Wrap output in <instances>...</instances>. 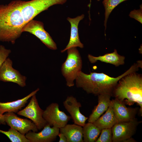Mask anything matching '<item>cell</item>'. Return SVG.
Masks as SVG:
<instances>
[{
    "label": "cell",
    "mask_w": 142,
    "mask_h": 142,
    "mask_svg": "<svg viewBox=\"0 0 142 142\" xmlns=\"http://www.w3.org/2000/svg\"><path fill=\"white\" fill-rule=\"evenodd\" d=\"M58 136L59 138V142H67V139L64 135L62 133L59 132Z\"/></svg>",
    "instance_id": "cell-27"
},
{
    "label": "cell",
    "mask_w": 142,
    "mask_h": 142,
    "mask_svg": "<svg viewBox=\"0 0 142 142\" xmlns=\"http://www.w3.org/2000/svg\"><path fill=\"white\" fill-rule=\"evenodd\" d=\"M36 94L31 97L29 103L24 109L17 112L18 115L30 119L40 130L47 124L43 116L44 111L39 106Z\"/></svg>",
    "instance_id": "cell-6"
},
{
    "label": "cell",
    "mask_w": 142,
    "mask_h": 142,
    "mask_svg": "<svg viewBox=\"0 0 142 142\" xmlns=\"http://www.w3.org/2000/svg\"><path fill=\"white\" fill-rule=\"evenodd\" d=\"M100 0H97V1H100Z\"/></svg>",
    "instance_id": "cell-30"
},
{
    "label": "cell",
    "mask_w": 142,
    "mask_h": 142,
    "mask_svg": "<svg viewBox=\"0 0 142 142\" xmlns=\"http://www.w3.org/2000/svg\"><path fill=\"white\" fill-rule=\"evenodd\" d=\"M39 90L38 88L25 97L15 101L5 103L0 102V117L3 118V115L5 112L17 113L25 106L29 99L36 94Z\"/></svg>",
    "instance_id": "cell-16"
},
{
    "label": "cell",
    "mask_w": 142,
    "mask_h": 142,
    "mask_svg": "<svg viewBox=\"0 0 142 142\" xmlns=\"http://www.w3.org/2000/svg\"><path fill=\"white\" fill-rule=\"evenodd\" d=\"M129 16L131 18L135 19L141 24L142 23V7L141 5L140 8L138 9H134L131 11Z\"/></svg>",
    "instance_id": "cell-26"
},
{
    "label": "cell",
    "mask_w": 142,
    "mask_h": 142,
    "mask_svg": "<svg viewBox=\"0 0 142 142\" xmlns=\"http://www.w3.org/2000/svg\"><path fill=\"white\" fill-rule=\"evenodd\" d=\"M101 134L95 142H112V134L111 128L103 129L101 130Z\"/></svg>",
    "instance_id": "cell-24"
},
{
    "label": "cell",
    "mask_w": 142,
    "mask_h": 142,
    "mask_svg": "<svg viewBox=\"0 0 142 142\" xmlns=\"http://www.w3.org/2000/svg\"><path fill=\"white\" fill-rule=\"evenodd\" d=\"M63 104L70 115L74 124L83 127L88 118L80 112V108L82 106L80 103L77 101L76 98L70 96L67 97L63 102Z\"/></svg>",
    "instance_id": "cell-13"
},
{
    "label": "cell",
    "mask_w": 142,
    "mask_h": 142,
    "mask_svg": "<svg viewBox=\"0 0 142 142\" xmlns=\"http://www.w3.org/2000/svg\"><path fill=\"white\" fill-rule=\"evenodd\" d=\"M136 72L129 73L118 81L113 93L115 98L129 105L136 103L142 113V76Z\"/></svg>",
    "instance_id": "cell-3"
},
{
    "label": "cell",
    "mask_w": 142,
    "mask_h": 142,
    "mask_svg": "<svg viewBox=\"0 0 142 142\" xmlns=\"http://www.w3.org/2000/svg\"><path fill=\"white\" fill-rule=\"evenodd\" d=\"M140 67L138 62L134 63L122 74L116 78L110 77L103 73L94 72L87 74L81 71L75 79L76 85L88 94L98 95L108 94L112 96L119 80L129 73L136 72Z\"/></svg>",
    "instance_id": "cell-1"
},
{
    "label": "cell",
    "mask_w": 142,
    "mask_h": 142,
    "mask_svg": "<svg viewBox=\"0 0 142 142\" xmlns=\"http://www.w3.org/2000/svg\"><path fill=\"white\" fill-rule=\"evenodd\" d=\"M83 131L84 142H94L98 138L101 130L93 123L88 122L83 126Z\"/></svg>",
    "instance_id": "cell-21"
},
{
    "label": "cell",
    "mask_w": 142,
    "mask_h": 142,
    "mask_svg": "<svg viewBox=\"0 0 142 142\" xmlns=\"http://www.w3.org/2000/svg\"><path fill=\"white\" fill-rule=\"evenodd\" d=\"M13 62L7 58L0 67V80L16 83L21 87L26 85L27 78L12 67Z\"/></svg>",
    "instance_id": "cell-11"
},
{
    "label": "cell",
    "mask_w": 142,
    "mask_h": 142,
    "mask_svg": "<svg viewBox=\"0 0 142 142\" xmlns=\"http://www.w3.org/2000/svg\"><path fill=\"white\" fill-rule=\"evenodd\" d=\"M25 24L21 10V0L0 5V41L14 44Z\"/></svg>",
    "instance_id": "cell-2"
},
{
    "label": "cell",
    "mask_w": 142,
    "mask_h": 142,
    "mask_svg": "<svg viewBox=\"0 0 142 142\" xmlns=\"http://www.w3.org/2000/svg\"><path fill=\"white\" fill-rule=\"evenodd\" d=\"M67 51V57L62 65L61 71L65 79L67 85L71 87L74 86V80L82 71V62L80 54L76 48H71Z\"/></svg>",
    "instance_id": "cell-4"
},
{
    "label": "cell",
    "mask_w": 142,
    "mask_h": 142,
    "mask_svg": "<svg viewBox=\"0 0 142 142\" xmlns=\"http://www.w3.org/2000/svg\"><path fill=\"white\" fill-rule=\"evenodd\" d=\"M11 53L10 49L6 48L3 45H0V67Z\"/></svg>",
    "instance_id": "cell-25"
},
{
    "label": "cell",
    "mask_w": 142,
    "mask_h": 142,
    "mask_svg": "<svg viewBox=\"0 0 142 142\" xmlns=\"http://www.w3.org/2000/svg\"><path fill=\"white\" fill-rule=\"evenodd\" d=\"M67 0H32L27 1L24 9V15L28 22L37 15L56 4H63Z\"/></svg>",
    "instance_id": "cell-8"
},
{
    "label": "cell",
    "mask_w": 142,
    "mask_h": 142,
    "mask_svg": "<svg viewBox=\"0 0 142 142\" xmlns=\"http://www.w3.org/2000/svg\"><path fill=\"white\" fill-rule=\"evenodd\" d=\"M6 123L4 121L3 118L0 117V124H4Z\"/></svg>",
    "instance_id": "cell-28"
},
{
    "label": "cell",
    "mask_w": 142,
    "mask_h": 142,
    "mask_svg": "<svg viewBox=\"0 0 142 142\" xmlns=\"http://www.w3.org/2000/svg\"><path fill=\"white\" fill-rule=\"evenodd\" d=\"M22 32H27L38 38L48 48L55 50L57 49V44L45 29L42 22L32 19L23 27Z\"/></svg>",
    "instance_id": "cell-7"
},
{
    "label": "cell",
    "mask_w": 142,
    "mask_h": 142,
    "mask_svg": "<svg viewBox=\"0 0 142 142\" xmlns=\"http://www.w3.org/2000/svg\"><path fill=\"white\" fill-rule=\"evenodd\" d=\"M2 117L4 121L8 126L23 135L31 131H38L36 126L32 120L19 117L14 113L7 112L3 114Z\"/></svg>",
    "instance_id": "cell-10"
},
{
    "label": "cell",
    "mask_w": 142,
    "mask_h": 142,
    "mask_svg": "<svg viewBox=\"0 0 142 142\" xmlns=\"http://www.w3.org/2000/svg\"><path fill=\"white\" fill-rule=\"evenodd\" d=\"M91 4V0H90V3L88 5V6L89 7V8H90V7Z\"/></svg>",
    "instance_id": "cell-29"
},
{
    "label": "cell",
    "mask_w": 142,
    "mask_h": 142,
    "mask_svg": "<svg viewBox=\"0 0 142 142\" xmlns=\"http://www.w3.org/2000/svg\"><path fill=\"white\" fill-rule=\"evenodd\" d=\"M59 133V129L47 123L40 132L31 131L25 136L30 142H51L54 141Z\"/></svg>",
    "instance_id": "cell-12"
},
{
    "label": "cell",
    "mask_w": 142,
    "mask_h": 142,
    "mask_svg": "<svg viewBox=\"0 0 142 142\" xmlns=\"http://www.w3.org/2000/svg\"><path fill=\"white\" fill-rule=\"evenodd\" d=\"M0 133L6 135L12 142H30L25 135L12 127H10L8 131L0 129Z\"/></svg>",
    "instance_id": "cell-22"
},
{
    "label": "cell",
    "mask_w": 142,
    "mask_h": 142,
    "mask_svg": "<svg viewBox=\"0 0 142 142\" xmlns=\"http://www.w3.org/2000/svg\"><path fill=\"white\" fill-rule=\"evenodd\" d=\"M59 132L66 137L67 142H83V128L75 124H67L59 129Z\"/></svg>",
    "instance_id": "cell-18"
},
{
    "label": "cell",
    "mask_w": 142,
    "mask_h": 142,
    "mask_svg": "<svg viewBox=\"0 0 142 142\" xmlns=\"http://www.w3.org/2000/svg\"><path fill=\"white\" fill-rule=\"evenodd\" d=\"M111 96L108 94L98 95V103L88 119V122L93 123L99 118L108 109L110 103Z\"/></svg>",
    "instance_id": "cell-19"
},
{
    "label": "cell",
    "mask_w": 142,
    "mask_h": 142,
    "mask_svg": "<svg viewBox=\"0 0 142 142\" xmlns=\"http://www.w3.org/2000/svg\"><path fill=\"white\" fill-rule=\"evenodd\" d=\"M84 17V15L82 14L74 18L68 17L67 20L71 25L70 34L69 42L65 48L61 50V53H63L69 48L79 47L81 48L84 47L83 44L80 42L79 35L78 26L80 22Z\"/></svg>",
    "instance_id": "cell-15"
},
{
    "label": "cell",
    "mask_w": 142,
    "mask_h": 142,
    "mask_svg": "<svg viewBox=\"0 0 142 142\" xmlns=\"http://www.w3.org/2000/svg\"><path fill=\"white\" fill-rule=\"evenodd\" d=\"M111 103L118 122L129 121L135 118L137 109L127 107L125 103L116 98L111 100Z\"/></svg>",
    "instance_id": "cell-14"
},
{
    "label": "cell",
    "mask_w": 142,
    "mask_h": 142,
    "mask_svg": "<svg viewBox=\"0 0 142 142\" xmlns=\"http://www.w3.org/2000/svg\"><path fill=\"white\" fill-rule=\"evenodd\" d=\"M128 0H104L103 3L105 10L104 25L105 33L107 23L109 17L113 10L119 4Z\"/></svg>",
    "instance_id": "cell-23"
},
{
    "label": "cell",
    "mask_w": 142,
    "mask_h": 142,
    "mask_svg": "<svg viewBox=\"0 0 142 142\" xmlns=\"http://www.w3.org/2000/svg\"><path fill=\"white\" fill-rule=\"evenodd\" d=\"M118 122L111 101L110 105L105 113L93 123L101 130L104 128H111Z\"/></svg>",
    "instance_id": "cell-20"
},
{
    "label": "cell",
    "mask_w": 142,
    "mask_h": 142,
    "mask_svg": "<svg viewBox=\"0 0 142 142\" xmlns=\"http://www.w3.org/2000/svg\"><path fill=\"white\" fill-rule=\"evenodd\" d=\"M43 116L47 123L51 126L59 129L67 124L71 118L64 111L60 110L57 103L50 104L44 111Z\"/></svg>",
    "instance_id": "cell-9"
},
{
    "label": "cell",
    "mask_w": 142,
    "mask_h": 142,
    "mask_svg": "<svg viewBox=\"0 0 142 142\" xmlns=\"http://www.w3.org/2000/svg\"><path fill=\"white\" fill-rule=\"evenodd\" d=\"M139 123L135 118L129 121L116 124L111 128L112 142L135 141L131 137L134 134Z\"/></svg>",
    "instance_id": "cell-5"
},
{
    "label": "cell",
    "mask_w": 142,
    "mask_h": 142,
    "mask_svg": "<svg viewBox=\"0 0 142 142\" xmlns=\"http://www.w3.org/2000/svg\"><path fill=\"white\" fill-rule=\"evenodd\" d=\"M88 58L89 61L92 63H96L98 61L109 63L118 67L124 64L125 57L119 54L116 49H115L113 52L107 53L97 57L88 54Z\"/></svg>",
    "instance_id": "cell-17"
}]
</instances>
